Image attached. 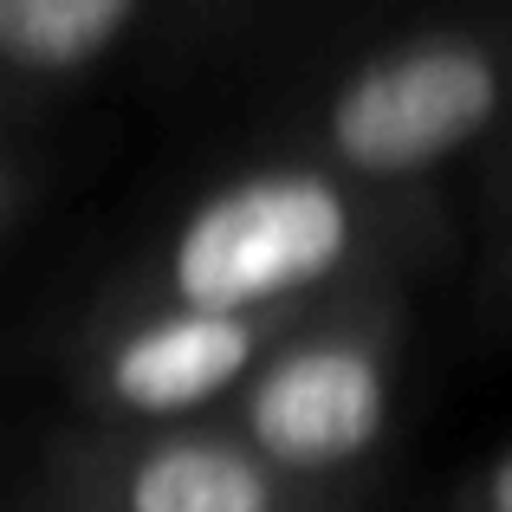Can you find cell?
<instances>
[{
  "label": "cell",
  "mask_w": 512,
  "mask_h": 512,
  "mask_svg": "<svg viewBox=\"0 0 512 512\" xmlns=\"http://www.w3.org/2000/svg\"><path fill=\"white\" fill-rule=\"evenodd\" d=\"M422 188H370L312 163H260L227 175L163 240L124 305L188 312H299L350 292L402 286L441 240Z\"/></svg>",
  "instance_id": "6da1fadb"
},
{
  "label": "cell",
  "mask_w": 512,
  "mask_h": 512,
  "mask_svg": "<svg viewBox=\"0 0 512 512\" xmlns=\"http://www.w3.org/2000/svg\"><path fill=\"white\" fill-rule=\"evenodd\" d=\"M493 137H512V13L422 26L363 52L305 124L312 163L370 188H422Z\"/></svg>",
  "instance_id": "7a4b0ae2"
},
{
  "label": "cell",
  "mask_w": 512,
  "mask_h": 512,
  "mask_svg": "<svg viewBox=\"0 0 512 512\" xmlns=\"http://www.w3.org/2000/svg\"><path fill=\"white\" fill-rule=\"evenodd\" d=\"M389 292V286H376ZM370 292L299 312H188V305H111L98 312L78 363V396L104 428H182L234 409L240 389L286 344L331 325Z\"/></svg>",
  "instance_id": "3957f363"
},
{
  "label": "cell",
  "mask_w": 512,
  "mask_h": 512,
  "mask_svg": "<svg viewBox=\"0 0 512 512\" xmlns=\"http://www.w3.org/2000/svg\"><path fill=\"white\" fill-rule=\"evenodd\" d=\"M402 350V286L370 292L331 325L286 344L227 409V428L292 480L338 487L389 435Z\"/></svg>",
  "instance_id": "277c9868"
},
{
  "label": "cell",
  "mask_w": 512,
  "mask_h": 512,
  "mask_svg": "<svg viewBox=\"0 0 512 512\" xmlns=\"http://www.w3.org/2000/svg\"><path fill=\"white\" fill-rule=\"evenodd\" d=\"M46 512H350L338 487L273 467L227 422L78 428L46 454Z\"/></svg>",
  "instance_id": "5b68a950"
},
{
  "label": "cell",
  "mask_w": 512,
  "mask_h": 512,
  "mask_svg": "<svg viewBox=\"0 0 512 512\" xmlns=\"http://www.w3.org/2000/svg\"><path fill=\"white\" fill-rule=\"evenodd\" d=\"M156 0H0V59L13 85H72L130 39Z\"/></svg>",
  "instance_id": "8992f818"
},
{
  "label": "cell",
  "mask_w": 512,
  "mask_h": 512,
  "mask_svg": "<svg viewBox=\"0 0 512 512\" xmlns=\"http://www.w3.org/2000/svg\"><path fill=\"white\" fill-rule=\"evenodd\" d=\"M487 214V299L512 318V182H480Z\"/></svg>",
  "instance_id": "52a82bcc"
},
{
  "label": "cell",
  "mask_w": 512,
  "mask_h": 512,
  "mask_svg": "<svg viewBox=\"0 0 512 512\" xmlns=\"http://www.w3.org/2000/svg\"><path fill=\"white\" fill-rule=\"evenodd\" d=\"M480 512H512V448L493 461V474L480 480Z\"/></svg>",
  "instance_id": "ba28073f"
},
{
  "label": "cell",
  "mask_w": 512,
  "mask_h": 512,
  "mask_svg": "<svg viewBox=\"0 0 512 512\" xmlns=\"http://www.w3.org/2000/svg\"><path fill=\"white\" fill-rule=\"evenodd\" d=\"M487 182H512V137L493 150V163H487Z\"/></svg>",
  "instance_id": "9c48e42d"
}]
</instances>
